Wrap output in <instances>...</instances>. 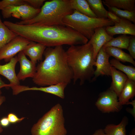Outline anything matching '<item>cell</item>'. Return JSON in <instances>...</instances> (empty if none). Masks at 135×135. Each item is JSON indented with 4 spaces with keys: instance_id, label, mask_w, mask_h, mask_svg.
I'll list each match as a JSON object with an SVG mask.
<instances>
[{
    "instance_id": "obj_31",
    "label": "cell",
    "mask_w": 135,
    "mask_h": 135,
    "mask_svg": "<svg viewBox=\"0 0 135 135\" xmlns=\"http://www.w3.org/2000/svg\"><path fill=\"white\" fill-rule=\"evenodd\" d=\"M7 118L10 122L12 124H14L20 122L25 118L24 117L19 118L15 114L12 113L8 114Z\"/></svg>"
},
{
    "instance_id": "obj_4",
    "label": "cell",
    "mask_w": 135,
    "mask_h": 135,
    "mask_svg": "<svg viewBox=\"0 0 135 135\" xmlns=\"http://www.w3.org/2000/svg\"><path fill=\"white\" fill-rule=\"evenodd\" d=\"M74 11L70 0H52L46 2L40 12L30 20L16 23L22 25L33 24L39 26H64L63 20Z\"/></svg>"
},
{
    "instance_id": "obj_1",
    "label": "cell",
    "mask_w": 135,
    "mask_h": 135,
    "mask_svg": "<svg viewBox=\"0 0 135 135\" xmlns=\"http://www.w3.org/2000/svg\"><path fill=\"white\" fill-rule=\"evenodd\" d=\"M45 58L36 66L33 82L44 86L61 83L68 84L73 79L72 72L66 60L62 46L48 47L44 53Z\"/></svg>"
},
{
    "instance_id": "obj_3",
    "label": "cell",
    "mask_w": 135,
    "mask_h": 135,
    "mask_svg": "<svg viewBox=\"0 0 135 135\" xmlns=\"http://www.w3.org/2000/svg\"><path fill=\"white\" fill-rule=\"evenodd\" d=\"M68 64L73 74L74 84L79 80L80 84L90 81L94 77L95 60L92 46L89 41L81 45L70 46L66 51Z\"/></svg>"
},
{
    "instance_id": "obj_35",
    "label": "cell",
    "mask_w": 135,
    "mask_h": 135,
    "mask_svg": "<svg viewBox=\"0 0 135 135\" xmlns=\"http://www.w3.org/2000/svg\"><path fill=\"white\" fill-rule=\"evenodd\" d=\"M92 135H107L104 132L103 130L100 129L96 130Z\"/></svg>"
},
{
    "instance_id": "obj_10",
    "label": "cell",
    "mask_w": 135,
    "mask_h": 135,
    "mask_svg": "<svg viewBox=\"0 0 135 135\" xmlns=\"http://www.w3.org/2000/svg\"><path fill=\"white\" fill-rule=\"evenodd\" d=\"M110 57L102 46L98 53L94 64V66L96 68L94 71L93 81L100 76H111L112 66L109 61Z\"/></svg>"
},
{
    "instance_id": "obj_29",
    "label": "cell",
    "mask_w": 135,
    "mask_h": 135,
    "mask_svg": "<svg viewBox=\"0 0 135 135\" xmlns=\"http://www.w3.org/2000/svg\"><path fill=\"white\" fill-rule=\"evenodd\" d=\"M127 50L130 55L134 59H135V36H130Z\"/></svg>"
},
{
    "instance_id": "obj_39",
    "label": "cell",
    "mask_w": 135,
    "mask_h": 135,
    "mask_svg": "<svg viewBox=\"0 0 135 135\" xmlns=\"http://www.w3.org/2000/svg\"></svg>"
},
{
    "instance_id": "obj_33",
    "label": "cell",
    "mask_w": 135,
    "mask_h": 135,
    "mask_svg": "<svg viewBox=\"0 0 135 135\" xmlns=\"http://www.w3.org/2000/svg\"><path fill=\"white\" fill-rule=\"evenodd\" d=\"M131 104L132 106V108L128 107L126 109V112L130 114L135 120V100H132L130 102H129L126 105Z\"/></svg>"
},
{
    "instance_id": "obj_30",
    "label": "cell",
    "mask_w": 135,
    "mask_h": 135,
    "mask_svg": "<svg viewBox=\"0 0 135 135\" xmlns=\"http://www.w3.org/2000/svg\"><path fill=\"white\" fill-rule=\"evenodd\" d=\"M28 4L36 9H40L45 0H24Z\"/></svg>"
},
{
    "instance_id": "obj_9",
    "label": "cell",
    "mask_w": 135,
    "mask_h": 135,
    "mask_svg": "<svg viewBox=\"0 0 135 135\" xmlns=\"http://www.w3.org/2000/svg\"><path fill=\"white\" fill-rule=\"evenodd\" d=\"M31 41L18 35L0 49V60L3 59L5 62H9L18 53L22 51Z\"/></svg>"
},
{
    "instance_id": "obj_36",
    "label": "cell",
    "mask_w": 135,
    "mask_h": 135,
    "mask_svg": "<svg viewBox=\"0 0 135 135\" xmlns=\"http://www.w3.org/2000/svg\"><path fill=\"white\" fill-rule=\"evenodd\" d=\"M10 84H6L2 80L1 78H0V96L1 94V92L0 89L3 87H10Z\"/></svg>"
},
{
    "instance_id": "obj_26",
    "label": "cell",
    "mask_w": 135,
    "mask_h": 135,
    "mask_svg": "<svg viewBox=\"0 0 135 135\" xmlns=\"http://www.w3.org/2000/svg\"><path fill=\"white\" fill-rule=\"evenodd\" d=\"M130 37L126 35L123 34L115 38H114L102 46L104 48L112 46L121 49L127 50Z\"/></svg>"
},
{
    "instance_id": "obj_7",
    "label": "cell",
    "mask_w": 135,
    "mask_h": 135,
    "mask_svg": "<svg viewBox=\"0 0 135 135\" xmlns=\"http://www.w3.org/2000/svg\"><path fill=\"white\" fill-rule=\"evenodd\" d=\"M118 96L110 88L101 93L96 102L98 109L104 113L118 112L122 106L118 102Z\"/></svg>"
},
{
    "instance_id": "obj_38",
    "label": "cell",
    "mask_w": 135,
    "mask_h": 135,
    "mask_svg": "<svg viewBox=\"0 0 135 135\" xmlns=\"http://www.w3.org/2000/svg\"><path fill=\"white\" fill-rule=\"evenodd\" d=\"M128 135H135V129L134 128L131 130Z\"/></svg>"
},
{
    "instance_id": "obj_14",
    "label": "cell",
    "mask_w": 135,
    "mask_h": 135,
    "mask_svg": "<svg viewBox=\"0 0 135 135\" xmlns=\"http://www.w3.org/2000/svg\"><path fill=\"white\" fill-rule=\"evenodd\" d=\"M107 33L113 36L118 34L135 36V25L127 20L120 18L119 22L112 26L106 27Z\"/></svg>"
},
{
    "instance_id": "obj_8",
    "label": "cell",
    "mask_w": 135,
    "mask_h": 135,
    "mask_svg": "<svg viewBox=\"0 0 135 135\" xmlns=\"http://www.w3.org/2000/svg\"><path fill=\"white\" fill-rule=\"evenodd\" d=\"M3 17L4 18L12 16L20 19L22 21L31 19L36 16L40 9L34 8L29 4L10 6L1 10Z\"/></svg>"
},
{
    "instance_id": "obj_20",
    "label": "cell",
    "mask_w": 135,
    "mask_h": 135,
    "mask_svg": "<svg viewBox=\"0 0 135 135\" xmlns=\"http://www.w3.org/2000/svg\"><path fill=\"white\" fill-rule=\"evenodd\" d=\"M104 48L110 56H112L116 60L123 62H130L135 66V62L134 59L129 54L125 52L121 49L112 46L107 47Z\"/></svg>"
},
{
    "instance_id": "obj_16",
    "label": "cell",
    "mask_w": 135,
    "mask_h": 135,
    "mask_svg": "<svg viewBox=\"0 0 135 135\" xmlns=\"http://www.w3.org/2000/svg\"><path fill=\"white\" fill-rule=\"evenodd\" d=\"M46 47L44 44L31 41L22 51L24 54L29 57L33 62L36 64L38 61H42Z\"/></svg>"
},
{
    "instance_id": "obj_21",
    "label": "cell",
    "mask_w": 135,
    "mask_h": 135,
    "mask_svg": "<svg viewBox=\"0 0 135 135\" xmlns=\"http://www.w3.org/2000/svg\"><path fill=\"white\" fill-rule=\"evenodd\" d=\"M70 2L73 10L90 17L97 18L91 10L86 0H70Z\"/></svg>"
},
{
    "instance_id": "obj_32",
    "label": "cell",
    "mask_w": 135,
    "mask_h": 135,
    "mask_svg": "<svg viewBox=\"0 0 135 135\" xmlns=\"http://www.w3.org/2000/svg\"><path fill=\"white\" fill-rule=\"evenodd\" d=\"M107 16L108 19L112 22L114 24L119 22L120 20V18L116 15L109 11H108Z\"/></svg>"
},
{
    "instance_id": "obj_13",
    "label": "cell",
    "mask_w": 135,
    "mask_h": 135,
    "mask_svg": "<svg viewBox=\"0 0 135 135\" xmlns=\"http://www.w3.org/2000/svg\"><path fill=\"white\" fill-rule=\"evenodd\" d=\"M68 84L61 83L48 86L46 87H29L20 85L17 88L16 92L18 94L20 92L28 90H37L42 91L56 96L62 99L64 98V90Z\"/></svg>"
},
{
    "instance_id": "obj_25",
    "label": "cell",
    "mask_w": 135,
    "mask_h": 135,
    "mask_svg": "<svg viewBox=\"0 0 135 135\" xmlns=\"http://www.w3.org/2000/svg\"><path fill=\"white\" fill-rule=\"evenodd\" d=\"M110 62L112 66L123 72L128 78L135 81V68L123 64L115 59H112Z\"/></svg>"
},
{
    "instance_id": "obj_37",
    "label": "cell",
    "mask_w": 135,
    "mask_h": 135,
    "mask_svg": "<svg viewBox=\"0 0 135 135\" xmlns=\"http://www.w3.org/2000/svg\"><path fill=\"white\" fill-rule=\"evenodd\" d=\"M5 100V97L3 96H0V106ZM3 129L2 127L0 124V133H2L3 131Z\"/></svg>"
},
{
    "instance_id": "obj_24",
    "label": "cell",
    "mask_w": 135,
    "mask_h": 135,
    "mask_svg": "<svg viewBox=\"0 0 135 135\" xmlns=\"http://www.w3.org/2000/svg\"><path fill=\"white\" fill-rule=\"evenodd\" d=\"M90 7L98 18H107V11L104 7L101 0H86Z\"/></svg>"
},
{
    "instance_id": "obj_15",
    "label": "cell",
    "mask_w": 135,
    "mask_h": 135,
    "mask_svg": "<svg viewBox=\"0 0 135 135\" xmlns=\"http://www.w3.org/2000/svg\"><path fill=\"white\" fill-rule=\"evenodd\" d=\"M18 62L17 56L12 58L9 62L3 65H0V74L7 78L10 81L11 88L20 85V80L15 72V66Z\"/></svg>"
},
{
    "instance_id": "obj_28",
    "label": "cell",
    "mask_w": 135,
    "mask_h": 135,
    "mask_svg": "<svg viewBox=\"0 0 135 135\" xmlns=\"http://www.w3.org/2000/svg\"><path fill=\"white\" fill-rule=\"evenodd\" d=\"M28 4L24 0H3L0 1V10L10 6Z\"/></svg>"
},
{
    "instance_id": "obj_2",
    "label": "cell",
    "mask_w": 135,
    "mask_h": 135,
    "mask_svg": "<svg viewBox=\"0 0 135 135\" xmlns=\"http://www.w3.org/2000/svg\"><path fill=\"white\" fill-rule=\"evenodd\" d=\"M18 33L19 35L30 41L42 44L46 47L82 45L86 44L88 40L80 33L63 26L20 25Z\"/></svg>"
},
{
    "instance_id": "obj_17",
    "label": "cell",
    "mask_w": 135,
    "mask_h": 135,
    "mask_svg": "<svg viewBox=\"0 0 135 135\" xmlns=\"http://www.w3.org/2000/svg\"><path fill=\"white\" fill-rule=\"evenodd\" d=\"M111 76L112 81L110 88L118 97L128 78L126 74L113 66L111 68Z\"/></svg>"
},
{
    "instance_id": "obj_27",
    "label": "cell",
    "mask_w": 135,
    "mask_h": 135,
    "mask_svg": "<svg viewBox=\"0 0 135 135\" xmlns=\"http://www.w3.org/2000/svg\"><path fill=\"white\" fill-rule=\"evenodd\" d=\"M109 11L113 13L120 18L127 20L134 24L135 23V11H130L122 10L114 7L106 6Z\"/></svg>"
},
{
    "instance_id": "obj_5",
    "label": "cell",
    "mask_w": 135,
    "mask_h": 135,
    "mask_svg": "<svg viewBox=\"0 0 135 135\" xmlns=\"http://www.w3.org/2000/svg\"><path fill=\"white\" fill-rule=\"evenodd\" d=\"M65 120L62 105L53 106L32 126V135H66Z\"/></svg>"
},
{
    "instance_id": "obj_34",
    "label": "cell",
    "mask_w": 135,
    "mask_h": 135,
    "mask_svg": "<svg viewBox=\"0 0 135 135\" xmlns=\"http://www.w3.org/2000/svg\"><path fill=\"white\" fill-rule=\"evenodd\" d=\"M10 123L7 117L3 118L0 120V124L2 127L8 126L9 125Z\"/></svg>"
},
{
    "instance_id": "obj_12",
    "label": "cell",
    "mask_w": 135,
    "mask_h": 135,
    "mask_svg": "<svg viewBox=\"0 0 135 135\" xmlns=\"http://www.w3.org/2000/svg\"><path fill=\"white\" fill-rule=\"evenodd\" d=\"M114 38L113 36L107 33L106 27L98 28L95 30L94 33L89 41L92 46L94 58L95 61L100 49L105 44Z\"/></svg>"
},
{
    "instance_id": "obj_6",
    "label": "cell",
    "mask_w": 135,
    "mask_h": 135,
    "mask_svg": "<svg viewBox=\"0 0 135 135\" xmlns=\"http://www.w3.org/2000/svg\"><path fill=\"white\" fill-rule=\"evenodd\" d=\"M62 21L64 26L78 32L88 40H90L97 28L112 26L114 24L108 18L90 17L75 10L72 14L66 16Z\"/></svg>"
},
{
    "instance_id": "obj_18",
    "label": "cell",
    "mask_w": 135,
    "mask_h": 135,
    "mask_svg": "<svg viewBox=\"0 0 135 135\" xmlns=\"http://www.w3.org/2000/svg\"><path fill=\"white\" fill-rule=\"evenodd\" d=\"M135 95V81L128 78L120 95L118 100L121 105L126 104Z\"/></svg>"
},
{
    "instance_id": "obj_19",
    "label": "cell",
    "mask_w": 135,
    "mask_h": 135,
    "mask_svg": "<svg viewBox=\"0 0 135 135\" xmlns=\"http://www.w3.org/2000/svg\"><path fill=\"white\" fill-rule=\"evenodd\" d=\"M128 122V118L124 116L118 124H108L103 130L107 135H126V127Z\"/></svg>"
},
{
    "instance_id": "obj_11",
    "label": "cell",
    "mask_w": 135,
    "mask_h": 135,
    "mask_svg": "<svg viewBox=\"0 0 135 135\" xmlns=\"http://www.w3.org/2000/svg\"><path fill=\"white\" fill-rule=\"evenodd\" d=\"M17 56L20 66V70L17 75L18 80H23L27 78H32L36 72V64L29 60L22 51L19 52Z\"/></svg>"
},
{
    "instance_id": "obj_22",
    "label": "cell",
    "mask_w": 135,
    "mask_h": 135,
    "mask_svg": "<svg viewBox=\"0 0 135 135\" xmlns=\"http://www.w3.org/2000/svg\"><path fill=\"white\" fill-rule=\"evenodd\" d=\"M102 2L106 6L130 11H135V0H104Z\"/></svg>"
},
{
    "instance_id": "obj_23",
    "label": "cell",
    "mask_w": 135,
    "mask_h": 135,
    "mask_svg": "<svg viewBox=\"0 0 135 135\" xmlns=\"http://www.w3.org/2000/svg\"><path fill=\"white\" fill-rule=\"evenodd\" d=\"M18 36L4 24L0 15V49Z\"/></svg>"
}]
</instances>
